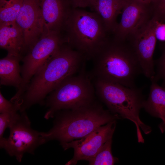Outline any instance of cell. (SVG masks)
<instances>
[{"mask_svg":"<svg viewBox=\"0 0 165 165\" xmlns=\"http://www.w3.org/2000/svg\"><path fill=\"white\" fill-rule=\"evenodd\" d=\"M0 47L9 55L22 56L25 52L23 32L15 21L0 23Z\"/></svg>","mask_w":165,"mask_h":165,"instance_id":"obj_15","label":"cell"},{"mask_svg":"<svg viewBox=\"0 0 165 165\" xmlns=\"http://www.w3.org/2000/svg\"><path fill=\"white\" fill-rule=\"evenodd\" d=\"M16 113H0V139L3 138V136L5 130L7 128H9L13 116Z\"/></svg>","mask_w":165,"mask_h":165,"instance_id":"obj_22","label":"cell"},{"mask_svg":"<svg viewBox=\"0 0 165 165\" xmlns=\"http://www.w3.org/2000/svg\"><path fill=\"white\" fill-rule=\"evenodd\" d=\"M116 122V120L109 122L82 139L62 145L64 150L70 148L74 150L73 157L65 165H75L82 160L88 161L94 157L105 143L112 138Z\"/></svg>","mask_w":165,"mask_h":165,"instance_id":"obj_10","label":"cell"},{"mask_svg":"<svg viewBox=\"0 0 165 165\" xmlns=\"http://www.w3.org/2000/svg\"><path fill=\"white\" fill-rule=\"evenodd\" d=\"M15 22L23 32L27 52L45 33L38 0H24Z\"/></svg>","mask_w":165,"mask_h":165,"instance_id":"obj_11","label":"cell"},{"mask_svg":"<svg viewBox=\"0 0 165 165\" xmlns=\"http://www.w3.org/2000/svg\"><path fill=\"white\" fill-rule=\"evenodd\" d=\"M112 138L107 141L97 153L89 160L90 165H112L117 161L112 152Z\"/></svg>","mask_w":165,"mask_h":165,"instance_id":"obj_19","label":"cell"},{"mask_svg":"<svg viewBox=\"0 0 165 165\" xmlns=\"http://www.w3.org/2000/svg\"><path fill=\"white\" fill-rule=\"evenodd\" d=\"M88 73L91 79H97L136 87L135 81L142 73L136 54L129 42L109 37L92 59Z\"/></svg>","mask_w":165,"mask_h":165,"instance_id":"obj_2","label":"cell"},{"mask_svg":"<svg viewBox=\"0 0 165 165\" xmlns=\"http://www.w3.org/2000/svg\"><path fill=\"white\" fill-rule=\"evenodd\" d=\"M150 6L152 17L160 22L165 23V0H153Z\"/></svg>","mask_w":165,"mask_h":165,"instance_id":"obj_20","label":"cell"},{"mask_svg":"<svg viewBox=\"0 0 165 165\" xmlns=\"http://www.w3.org/2000/svg\"><path fill=\"white\" fill-rule=\"evenodd\" d=\"M13 116L9 127L8 138L0 139V147L11 156H14L18 162H21L24 154H34L35 149L46 142L44 132L33 129L25 111L20 112Z\"/></svg>","mask_w":165,"mask_h":165,"instance_id":"obj_7","label":"cell"},{"mask_svg":"<svg viewBox=\"0 0 165 165\" xmlns=\"http://www.w3.org/2000/svg\"><path fill=\"white\" fill-rule=\"evenodd\" d=\"M155 34L157 39L165 41V23H160L157 21Z\"/></svg>","mask_w":165,"mask_h":165,"instance_id":"obj_24","label":"cell"},{"mask_svg":"<svg viewBox=\"0 0 165 165\" xmlns=\"http://www.w3.org/2000/svg\"><path fill=\"white\" fill-rule=\"evenodd\" d=\"M24 0H7L0 5V23L15 22Z\"/></svg>","mask_w":165,"mask_h":165,"instance_id":"obj_18","label":"cell"},{"mask_svg":"<svg viewBox=\"0 0 165 165\" xmlns=\"http://www.w3.org/2000/svg\"><path fill=\"white\" fill-rule=\"evenodd\" d=\"M145 4L150 5L153 0H137Z\"/></svg>","mask_w":165,"mask_h":165,"instance_id":"obj_26","label":"cell"},{"mask_svg":"<svg viewBox=\"0 0 165 165\" xmlns=\"http://www.w3.org/2000/svg\"><path fill=\"white\" fill-rule=\"evenodd\" d=\"M21 56L7 54L0 60V84L1 85L13 86L18 90L22 79L19 63Z\"/></svg>","mask_w":165,"mask_h":165,"instance_id":"obj_17","label":"cell"},{"mask_svg":"<svg viewBox=\"0 0 165 165\" xmlns=\"http://www.w3.org/2000/svg\"><path fill=\"white\" fill-rule=\"evenodd\" d=\"M7 0H0V5L4 3Z\"/></svg>","mask_w":165,"mask_h":165,"instance_id":"obj_27","label":"cell"},{"mask_svg":"<svg viewBox=\"0 0 165 165\" xmlns=\"http://www.w3.org/2000/svg\"><path fill=\"white\" fill-rule=\"evenodd\" d=\"M150 80L149 96L143 101L142 108L151 115L161 119L162 121L159 127L163 133L165 132V88L159 85L154 80Z\"/></svg>","mask_w":165,"mask_h":165,"instance_id":"obj_16","label":"cell"},{"mask_svg":"<svg viewBox=\"0 0 165 165\" xmlns=\"http://www.w3.org/2000/svg\"><path fill=\"white\" fill-rule=\"evenodd\" d=\"M20 106L17 102H13L6 99L0 92V113H14L19 111Z\"/></svg>","mask_w":165,"mask_h":165,"instance_id":"obj_21","label":"cell"},{"mask_svg":"<svg viewBox=\"0 0 165 165\" xmlns=\"http://www.w3.org/2000/svg\"><path fill=\"white\" fill-rule=\"evenodd\" d=\"M86 60L81 53L64 43L26 86L17 101L20 112L35 104L44 105L47 96L67 78L80 72Z\"/></svg>","mask_w":165,"mask_h":165,"instance_id":"obj_1","label":"cell"},{"mask_svg":"<svg viewBox=\"0 0 165 165\" xmlns=\"http://www.w3.org/2000/svg\"><path fill=\"white\" fill-rule=\"evenodd\" d=\"M85 67L77 74L65 79L47 96L44 104L48 108L45 119L53 117L58 111L79 108L96 101L94 86Z\"/></svg>","mask_w":165,"mask_h":165,"instance_id":"obj_6","label":"cell"},{"mask_svg":"<svg viewBox=\"0 0 165 165\" xmlns=\"http://www.w3.org/2000/svg\"><path fill=\"white\" fill-rule=\"evenodd\" d=\"M45 33H61L73 8L70 0H38Z\"/></svg>","mask_w":165,"mask_h":165,"instance_id":"obj_13","label":"cell"},{"mask_svg":"<svg viewBox=\"0 0 165 165\" xmlns=\"http://www.w3.org/2000/svg\"><path fill=\"white\" fill-rule=\"evenodd\" d=\"M92 80L96 95L112 112L133 122L136 126L138 142L144 143L141 128L146 134H149L151 129L141 121L139 116L144 101L142 89L97 79Z\"/></svg>","mask_w":165,"mask_h":165,"instance_id":"obj_5","label":"cell"},{"mask_svg":"<svg viewBox=\"0 0 165 165\" xmlns=\"http://www.w3.org/2000/svg\"><path fill=\"white\" fill-rule=\"evenodd\" d=\"M54 117L52 127L44 132V136L46 142L56 140L62 145L90 135L100 127L116 120L119 116L112 114L95 101L79 108L58 111Z\"/></svg>","mask_w":165,"mask_h":165,"instance_id":"obj_3","label":"cell"},{"mask_svg":"<svg viewBox=\"0 0 165 165\" xmlns=\"http://www.w3.org/2000/svg\"><path fill=\"white\" fill-rule=\"evenodd\" d=\"M74 8L90 7L93 0H70Z\"/></svg>","mask_w":165,"mask_h":165,"instance_id":"obj_25","label":"cell"},{"mask_svg":"<svg viewBox=\"0 0 165 165\" xmlns=\"http://www.w3.org/2000/svg\"><path fill=\"white\" fill-rule=\"evenodd\" d=\"M152 16L150 5L137 0H127L123 8L120 22L113 34V38L118 41H126Z\"/></svg>","mask_w":165,"mask_h":165,"instance_id":"obj_12","label":"cell"},{"mask_svg":"<svg viewBox=\"0 0 165 165\" xmlns=\"http://www.w3.org/2000/svg\"><path fill=\"white\" fill-rule=\"evenodd\" d=\"M156 22L152 17L127 40L136 54L142 73L150 80L155 75L153 56L157 40L155 34Z\"/></svg>","mask_w":165,"mask_h":165,"instance_id":"obj_9","label":"cell"},{"mask_svg":"<svg viewBox=\"0 0 165 165\" xmlns=\"http://www.w3.org/2000/svg\"><path fill=\"white\" fill-rule=\"evenodd\" d=\"M62 33L65 43L92 59L109 38L102 20L96 13L73 8Z\"/></svg>","mask_w":165,"mask_h":165,"instance_id":"obj_4","label":"cell"},{"mask_svg":"<svg viewBox=\"0 0 165 165\" xmlns=\"http://www.w3.org/2000/svg\"><path fill=\"white\" fill-rule=\"evenodd\" d=\"M158 72L152 79L156 81L159 79H162L165 83V48L160 59L157 61Z\"/></svg>","mask_w":165,"mask_h":165,"instance_id":"obj_23","label":"cell"},{"mask_svg":"<svg viewBox=\"0 0 165 165\" xmlns=\"http://www.w3.org/2000/svg\"><path fill=\"white\" fill-rule=\"evenodd\" d=\"M127 0H93L90 7L101 18L109 34L114 33L117 18Z\"/></svg>","mask_w":165,"mask_h":165,"instance_id":"obj_14","label":"cell"},{"mask_svg":"<svg viewBox=\"0 0 165 165\" xmlns=\"http://www.w3.org/2000/svg\"><path fill=\"white\" fill-rule=\"evenodd\" d=\"M65 43L61 33L44 34L22 57L20 66L22 82L20 88L13 97L19 99L30 80Z\"/></svg>","mask_w":165,"mask_h":165,"instance_id":"obj_8","label":"cell"}]
</instances>
